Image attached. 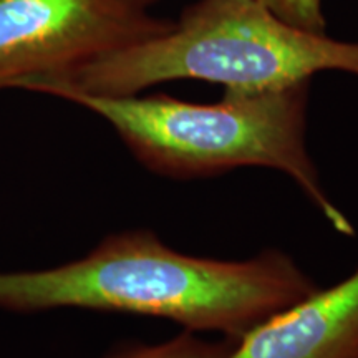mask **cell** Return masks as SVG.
I'll list each match as a JSON object with an SVG mask.
<instances>
[{
  "mask_svg": "<svg viewBox=\"0 0 358 358\" xmlns=\"http://www.w3.org/2000/svg\"><path fill=\"white\" fill-rule=\"evenodd\" d=\"M319 289L282 249L227 261L169 248L151 229H128L64 266L0 272V308L131 313L239 342Z\"/></svg>",
  "mask_w": 358,
  "mask_h": 358,
  "instance_id": "cell-1",
  "label": "cell"
},
{
  "mask_svg": "<svg viewBox=\"0 0 358 358\" xmlns=\"http://www.w3.org/2000/svg\"><path fill=\"white\" fill-rule=\"evenodd\" d=\"M227 358H358V267L250 330Z\"/></svg>",
  "mask_w": 358,
  "mask_h": 358,
  "instance_id": "cell-5",
  "label": "cell"
},
{
  "mask_svg": "<svg viewBox=\"0 0 358 358\" xmlns=\"http://www.w3.org/2000/svg\"><path fill=\"white\" fill-rule=\"evenodd\" d=\"M161 0H0V71L53 75L164 34Z\"/></svg>",
  "mask_w": 358,
  "mask_h": 358,
  "instance_id": "cell-4",
  "label": "cell"
},
{
  "mask_svg": "<svg viewBox=\"0 0 358 358\" xmlns=\"http://www.w3.org/2000/svg\"><path fill=\"white\" fill-rule=\"evenodd\" d=\"M322 71L358 77V42L287 24L256 0H196L164 34L75 69L29 78L22 90L123 96L156 85L199 80L224 92H271Z\"/></svg>",
  "mask_w": 358,
  "mask_h": 358,
  "instance_id": "cell-2",
  "label": "cell"
},
{
  "mask_svg": "<svg viewBox=\"0 0 358 358\" xmlns=\"http://www.w3.org/2000/svg\"><path fill=\"white\" fill-rule=\"evenodd\" d=\"M234 343L227 338L214 342L189 330H182L166 342L128 343L103 358H227Z\"/></svg>",
  "mask_w": 358,
  "mask_h": 358,
  "instance_id": "cell-6",
  "label": "cell"
},
{
  "mask_svg": "<svg viewBox=\"0 0 358 358\" xmlns=\"http://www.w3.org/2000/svg\"><path fill=\"white\" fill-rule=\"evenodd\" d=\"M20 78L15 77L12 73H6V71H0V90L6 88H19Z\"/></svg>",
  "mask_w": 358,
  "mask_h": 358,
  "instance_id": "cell-8",
  "label": "cell"
},
{
  "mask_svg": "<svg viewBox=\"0 0 358 358\" xmlns=\"http://www.w3.org/2000/svg\"><path fill=\"white\" fill-rule=\"evenodd\" d=\"M287 24L313 34H327L324 0H256Z\"/></svg>",
  "mask_w": 358,
  "mask_h": 358,
  "instance_id": "cell-7",
  "label": "cell"
},
{
  "mask_svg": "<svg viewBox=\"0 0 358 358\" xmlns=\"http://www.w3.org/2000/svg\"><path fill=\"white\" fill-rule=\"evenodd\" d=\"M312 82L271 92H224L216 103L156 95H69L105 120L141 166L191 181L239 168L284 173L340 236L355 226L330 198L307 145Z\"/></svg>",
  "mask_w": 358,
  "mask_h": 358,
  "instance_id": "cell-3",
  "label": "cell"
}]
</instances>
